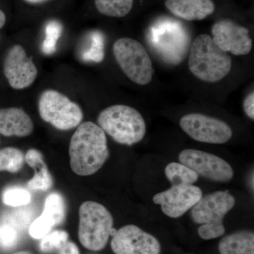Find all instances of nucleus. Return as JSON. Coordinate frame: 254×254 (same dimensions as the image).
Returning a JSON list of instances; mask_svg holds the SVG:
<instances>
[{"mask_svg": "<svg viewBox=\"0 0 254 254\" xmlns=\"http://www.w3.org/2000/svg\"><path fill=\"white\" fill-rule=\"evenodd\" d=\"M68 154L73 173L79 176L96 173L110 157L106 133L91 122L80 124L70 141Z\"/></svg>", "mask_w": 254, "mask_h": 254, "instance_id": "nucleus-1", "label": "nucleus"}, {"mask_svg": "<svg viewBox=\"0 0 254 254\" xmlns=\"http://www.w3.org/2000/svg\"><path fill=\"white\" fill-rule=\"evenodd\" d=\"M230 55L222 51L208 34L197 36L190 47L188 66L197 78L209 83L221 81L232 68Z\"/></svg>", "mask_w": 254, "mask_h": 254, "instance_id": "nucleus-2", "label": "nucleus"}, {"mask_svg": "<svg viewBox=\"0 0 254 254\" xmlns=\"http://www.w3.org/2000/svg\"><path fill=\"white\" fill-rule=\"evenodd\" d=\"M236 203L228 190H216L202 195L190 209V217L200 225L198 236L203 240H211L223 236L225 232L224 218Z\"/></svg>", "mask_w": 254, "mask_h": 254, "instance_id": "nucleus-3", "label": "nucleus"}, {"mask_svg": "<svg viewBox=\"0 0 254 254\" xmlns=\"http://www.w3.org/2000/svg\"><path fill=\"white\" fill-rule=\"evenodd\" d=\"M98 126L120 144L139 143L146 133L144 118L135 108L115 105L105 108L98 117Z\"/></svg>", "mask_w": 254, "mask_h": 254, "instance_id": "nucleus-4", "label": "nucleus"}, {"mask_svg": "<svg viewBox=\"0 0 254 254\" xmlns=\"http://www.w3.org/2000/svg\"><path fill=\"white\" fill-rule=\"evenodd\" d=\"M78 239L87 250L98 252L113 235L114 219L106 207L98 202H84L80 206Z\"/></svg>", "mask_w": 254, "mask_h": 254, "instance_id": "nucleus-5", "label": "nucleus"}, {"mask_svg": "<svg viewBox=\"0 0 254 254\" xmlns=\"http://www.w3.org/2000/svg\"><path fill=\"white\" fill-rule=\"evenodd\" d=\"M119 66L127 77L136 84L146 86L153 79V63L144 46L130 38H120L113 46Z\"/></svg>", "mask_w": 254, "mask_h": 254, "instance_id": "nucleus-6", "label": "nucleus"}, {"mask_svg": "<svg viewBox=\"0 0 254 254\" xmlns=\"http://www.w3.org/2000/svg\"><path fill=\"white\" fill-rule=\"evenodd\" d=\"M38 110L43 121L61 131L77 127L83 118L79 105L55 90H47L42 93Z\"/></svg>", "mask_w": 254, "mask_h": 254, "instance_id": "nucleus-7", "label": "nucleus"}, {"mask_svg": "<svg viewBox=\"0 0 254 254\" xmlns=\"http://www.w3.org/2000/svg\"><path fill=\"white\" fill-rule=\"evenodd\" d=\"M180 125L192 139L201 143L223 144L233 136L228 124L201 113L185 115L180 120Z\"/></svg>", "mask_w": 254, "mask_h": 254, "instance_id": "nucleus-8", "label": "nucleus"}, {"mask_svg": "<svg viewBox=\"0 0 254 254\" xmlns=\"http://www.w3.org/2000/svg\"><path fill=\"white\" fill-rule=\"evenodd\" d=\"M180 163L187 165L198 176L220 183H227L235 173L230 164L218 155L196 149H185L179 155Z\"/></svg>", "mask_w": 254, "mask_h": 254, "instance_id": "nucleus-9", "label": "nucleus"}, {"mask_svg": "<svg viewBox=\"0 0 254 254\" xmlns=\"http://www.w3.org/2000/svg\"><path fill=\"white\" fill-rule=\"evenodd\" d=\"M112 250L115 254H160L156 237L135 225H127L113 234Z\"/></svg>", "mask_w": 254, "mask_h": 254, "instance_id": "nucleus-10", "label": "nucleus"}, {"mask_svg": "<svg viewBox=\"0 0 254 254\" xmlns=\"http://www.w3.org/2000/svg\"><path fill=\"white\" fill-rule=\"evenodd\" d=\"M203 195L199 187L191 185H172L168 190L153 196L154 203L171 218H178L190 210Z\"/></svg>", "mask_w": 254, "mask_h": 254, "instance_id": "nucleus-11", "label": "nucleus"}, {"mask_svg": "<svg viewBox=\"0 0 254 254\" xmlns=\"http://www.w3.org/2000/svg\"><path fill=\"white\" fill-rule=\"evenodd\" d=\"M212 39L222 51L236 56L250 54L253 42L250 31L230 19L217 21L212 28Z\"/></svg>", "mask_w": 254, "mask_h": 254, "instance_id": "nucleus-12", "label": "nucleus"}, {"mask_svg": "<svg viewBox=\"0 0 254 254\" xmlns=\"http://www.w3.org/2000/svg\"><path fill=\"white\" fill-rule=\"evenodd\" d=\"M4 73L11 87L21 90L33 84L38 76V69L24 48L15 45L5 58Z\"/></svg>", "mask_w": 254, "mask_h": 254, "instance_id": "nucleus-13", "label": "nucleus"}, {"mask_svg": "<svg viewBox=\"0 0 254 254\" xmlns=\"http://www.w3.org/2000/svg\"><path fill=\"white\" fill-rule=\"evenodd\" d=\"M33 129L31 118L21 108H0V133L3 136L26 137Z\"/></svg>", "mask_w": 254, "mask_h": 254, "instance_id": "nucleus-14", "label": "nucleus"}, {"mask_svg": "<svg viewBox=\"0 0 254 254\" xmlns=\"http://www.w3.org/2000/svg\"><path fill=\"white\" fill-rule=\"evenodd\" d=\"M165 4L175 16L190 21L204 19L215 9L212 0H166Z\"/></svg>", "mask_w": 254, "mask_h": 254, "instance_id": "nucleus-15", "label": "nucleus"}, {"mask_svg": "<svg viewBox=\"0 0 254 254\" xmlns=\"http://www.w3.org/2000/svg\"><path fill=\"white\" fill-rule=\"evenodd\" d=\"M25 161L35 172L34 176L28 182V188L43 191L49 190L53 185V177L41 152L36 149L28 150L25 155Z\"/></svg>", "mask_w": 254, "mask_h": 254, "instance_id": "nucleus-16", "label": "nucleus"}, {"mask_svg": "<svg viewBox=\"0 0 254 254\" xmlns=\"http://www.w3.org/2000/svg\"><path fill=\"white\" fill-rule=\"evenodd\" d=\"M220 254H254V233L241 230L222 237L219 242Z\"/></svg>", "mask_w": 254, "mask_h": 254, "instance_id": "nucleus-17", "label": "nucleus"}, {"mask_svg": "<svg viewBox=\"0 0 254 254\" xmlns=\"http://www.w3.org/2000/svg\"><path fill=\"white\" fill-rule=\"evenodd\" d=\"M165 175L172 185H191L198 181V174L177 162H172L165 167Z\"/></svg>", "mask_w": 254, "mask_h": 254, "instance_id": "nucleus-18", "label": "nucleus"}, {"mask_svg": "<svg viewBox=\"0 0 254 254\" xmlns=\"http://www.w3.org/2000/svg\"><path fill=\"white\" fill-rule=\"evenodd\" d=\"M97 10L105 16L122 18L133 7V0H94Z\"/></svg>", "mask_w": 254, "mask_h": 254, "instance_id": "nucleus-19", "label": "nucleus"}, {"mask_svg": "<svg viewBox=\"0 0 254 254\" xmlns=\"http://www.w3.org/2000/svg\"><path fill=\"white\" fill-rule=\"evenodd\" d=\"M42 214L54 222L55 225L62 223L66 215V205L63 195L58 192L50 193L46 197Z\"/></svg>", "mask_w": 254, "mask_h": 254, "instance_id": "nucleus-20", "label": "nucleus"}, {"mask_svg": "<svg viewBox=\"0 0 254 254\" xmlns=\"http://www.w3.org/2000/svg\"><path fill=\"white\" fill-rule=\"evenodd\" d=\"M25 162L23 152L18 148H4L0 150V172L17 173Z\"/></svg>", "mask_w": 254, "mask_h": 254, "instance_id": "nucleus-21", "label": "nucleus"}, {"mask_svg": "<svg viewBox=\"0 0 254 254\" xmlns=\"http://www.w3.org/2000/svg\"><path fill=\"white\" fill-rule=\"evenodd\" d=\"M22 231L7 218L0 222V249L9 250L19 242Z\"/></svg>", "mask_w": 254, "mask_h": 254, "instance_id": "nucleus-22", "label": "nucleus"}, {"mask_svg": "<svg viewBox=\"0 0 254 254\" xmlns=\"http://www.w3.org/2000/svg\"><path fill=\"white\" fill-rule=\"evenodd\" d=\"M104 55V38L99 32H93L90 36L89 48L81 53V60L87 63H101Z\"/></svg>", "mask_w": 254, "mask_h": 254, "instance_id": "nucleus-23", "label": "nucleus"}, {"mask_svg": "<svg viewBox=\"0 0 254 254\" xmlns=\"http://www.w3.org/2000/svg\"><path fill=\"white\" fill-rule=\"evenodd\" d=\"M5 205L12 207H21L31 202V195L27 190L21 187H12L6 189L1 197Z\"/></svg>", "mask_w": 254, "mask_h": 254, "instance_id": "nucleus-24", "label": "nucleus"}, {"mask_svg": "<svg viewBox=\"0 0 254 254\" xmlns=\"http://www.w3.org/2000/svg\"><path fill=\"white\" fill-rule=\"evenodd\" d=\"M63 33V26L56 21L47 23L46 38L42 45V52L46 55H53L56 51L57 43Z\"/></svg>", "mask_w": 254, "mask_h": 254, "instance_id": "nucleus-25", "label": "nucleus"}, {"mask_svg": "<svg viewBox=\"0 0 254 254\" xmlns=\"http://www.w3.org/2000/svg\"><path fill=\"white\" fill-rule=\"evenodd\" d=\"M67 232L63 230L50 232L49 234L41 239L40 248L43 253L49 254L59 252L60 249L68 242Z\"/></svg>", "mask_w": 254, "mask_h": 254, "instance_id": "nucleus-26", "label": "nucleus"}, {"mask_svg": "<svg viewBox=\"0 0 254 254\" xmlns=\"http://www.w3.org/2000/svg\"><path fill=\"white\" fill-rule=\"evenodd\" d=\"M56 226L54 222L41 214L36 220H33L28 228V232L32 238L41 240L49 234L53 227Z\"/></svg>", "mask_w": 254, "mask_h": 254, "instance_id": "nucleus-27", "label": "nucleus"}, {"mask_svg": "<svg viewBox=\"0 0 254 254\" xmlns=\"http://www.w3.org/2000/svg\"><path fill=\"white\" fill-rule=\"evenodd\" d=\"M244 111L251 120H254V92L246 97L243 103Z\"/></svg>", "mask_w": 254, "mask_h": 254, "instance_id": "nucleus-28", "label": "nucleus"}, {"mask_svg": "<svg viewBox=\"0 0 254 254\" xmlns=\"http://www.w3.org/2000/svg\"><path fill=\"white\" fill-rule=\"evenodd\" d=\"M59 254H79L77 246L72 242H67L59 250Z\"/></svg>", "mask_w": 254, "mask_h": 254, "instance_id": "nucleus-29", "label": "nucleus"}, {"mask_svg": "<svg viewBox=\"0 0 254 254\" xmlns=\"http://www.w3.org/2000/svg\"><path fill=\"white\" fill-rule=\"evenodd\" d=\"M5 23H6V16H5L4 13L0 9V28L4 26Z\"/></svg>", "mask_w": 254, "mask_h": 254, "instance_id": "nucleus-30", "label": "nucleus"}, {"mask_svg": "<svg viewBox=\"0 0 254 254\" xmlns=\"http://www.w3.org/2000/svg\"><path fill=\"white\" fill-rule=\"evenodd\" d=\"M26 2L31 3V4H39V3L44 2L48 0H24Z\"/></svg>", "mask_w": 254, "mask_h": 254, "instance_id": "nucleus-31", "label": "nucleus"}, {"mask_svg": "<svg viewBox=\"0 0 254 254\" xmlns=\"http://www.w3.org/2000/svg\"><path fill=\"white\" fill-rule=\"evenodd\" d=\"M14 254H32L29 253V252H16V253H15Z\"/></svg>", "mask_w": 254, "mask_h": 254, "instance_id": "nucleus-32", "label": "nucleus"}, {"mask_svg": "<svg viewBox=\"0 0 254 254\" xmlns=\"http://www.w3.org/2000/svg\"><path fill=\"white\" fill-rule=\"evenodd\" d=\"M0 40H1V37H0Z\"/></svg>", "mask_w": 254, "mask_h": 254, "instance_id": "nucleus-33", "label": "nucleus"}]
</instances>
